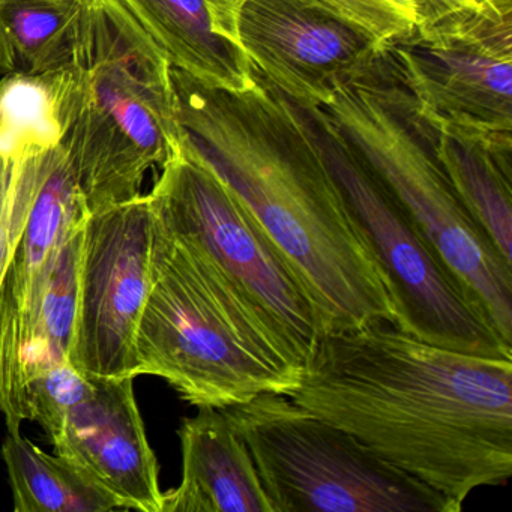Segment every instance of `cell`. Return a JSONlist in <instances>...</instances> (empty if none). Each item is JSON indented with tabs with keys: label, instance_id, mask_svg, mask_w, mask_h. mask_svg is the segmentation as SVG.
<instances>
[{
	"label": "cell",
	"instance_id": "obj_1",
	"mask_svg": "<svg viewBox=\"0 0 512 512\" xmlns=\"http://www.w3.org/2000/svg\"><path fill=\"white\" fill-rule=\"evenodd\" d=\"M286 397L463 503L512 476V356L425 343L379 322L325 334Z\"/></svg>",
	"mask_w": 512,
	"mask_h": 512
},
{
	"label": "cell",
	"instance_id": "obj_2",
	"mask_svg": "<svg viewBox=\"0 0 512 512\" xmlns=\"http://www.w3.org/2000/svg\"><path fill=\"white\" fill-rule=\"evenodd\" d=\"M172 80L182 140L295 266L323 335L397 325L388 280L304 112L259 73L244 91L211 88L175 67Z\"/></svg>",
	"mask_w": 512,
	"mask_h": 512
},
{
	"label": "cell",
	"instance_id": "obj_3",
	"mask_svg": "<svg viewBox=\"0 0 512 512\" xmlns=\"http://www.w3.org/2000/svg\"><path fill=\"white\" fill-rule=\"evenodd\" d=\"M136 356L139 376L161 377L197 409L286 395L304 368L224 272L155 215L151 289Z\"/></svg>",
	"mask_w": 512,
	"mask_h": 512
},
{
	"label": "cell",
	"instance_id": "obj_4",
	"mask_svg": "<svg viewBox=\"0 0 512 512\" xmlns=\"http://www.w3.org/2000/svg\"><path fill=\"white\" fill-rule=\"evenodd\" d=\"M61 122L89 214L136 199L181 145L172 64L118 0H86L61 71Z\"/></svg>",
	"mask_w": 512,
	"mask_h": 512
},
{
	"label": "cell",
	"instance_id": "obj_5",
	"mask_svg": "<svg viewBox=\"0 0 512 512\" xmlns=\"http://www.w3.org/2000/svg\"><path fill=\"white\" fill-rule=\"evenodd\" d=\"M322 109L461 289L512 344V265L455 194L434 152L433 131L388 56L335 86Z\"/></svg>",
	"mask_w": 512,
	"mask_h": 512
},
{
	"label": "cell",
	"instance_id": "obj_6",
	"mask_svg": "<svg viewBox=\"0 0 512 512\" xmlns=\"http://www.w3.org/2000/svg\"><path fill=\"white\" fill-rule=\"evenodd\" d=\"M274 512H458L439 491L283 394L223 409Z\"/></svg>",
	"mask_w": 512,
	"mask_h": 512
},
{
	"label": "cell",
	"instance_id": "obj_7",
	"mask_svg": "<svg viewBox=\"0 0 512 512\" xmlns=\"http://www.w3.org/2000/svg\"><path fill=\"white\" fill-rule=\"evenodd\" d=\"M394 298L397 326L458 352L512 356V344L461 289L322 107H301Z\"/></svg>",
	"mask_w": 512,
	"mask_h": 512
},
{
	"label": "cell",
	"instance_id": "obj_8",
	"mask_svg": "<svg viewBox=\"0 0 512 512\" xmlns=\"http://www.w3.org/2000/svg\"><path fill=\"white\" fill-rule=\"evenodd\" d=\"M160 170L148 194L155 218L205 253L305 365L323 335L322 320L295 266L184 140Z\"/></svg>",
	"mask_w": 512,
	"mask_h": 512
},
{
	"label": "cell",
	"instance_id": "obj_9",
	"mask_svg": "<svg viewBox=\"0 0 512 512\" xmlns=\"http://www.w3.org/2000/svg\"><path fill=\"white\" fill-rule=\"evenodd\" d=\"M385 55L425 121L512 133V0L422 23Z\"/></svg>",
	"mask_w": 512,
	"mask_h": 512
},
{
	"label": "cell",
	"instance_id": "obj_10",
	"mask_svg": "<svg viewBox=\"0 0 512 512\" xmlns=\"http://www.w3.org/2000/svg\"><path fill=\"white\" fill-rule=\"evenodd\" d=\"M152 247L148 194L86 217L70 353L80 373L103 379L139 376L136 340L151 289Z\"/></svg>",
	"mask_w": 512,
	"mask_h": 512
},
{
	"label": "cell",
	"instance_id": "obj_11",
	"mask_svg": "<svg viewBox=\"0 0 512 512\" xmlns=\"http://www.w3.org/2000/svg\"><path fill=\"white\" fill-rule=\"evenodd\" d=\"M236 29L254 70L301 107H322L383 56L319 0H245Z\"/></svg>",
	"mask_w": 512,
	"mask_h": 512
},
{
	"label": "cell",
	"instance_id": "obj_12",
	"mask_svg": "<svg viewBox=\"0 0 512 512\" xmlns=\"http://www.w3.org/2000/svg\"><path fill=\"white\" fill-rule=\"evenodd\" d=\"M91 379V394L67 413L52 439L56 454L82 470L119 509L163 512L160 466L137 406L133 377Z\"/></svg>",
	"mask_w": 512,
	"mask_h": 512
},
{
	"label": "cell",
	"instance_id": "obj_13",
	"mask_svg": "<svg viewBox=\"0 0 512 512\" xmlns=\"http://www.w3.org/2000/svg\"><path fill=\"white\" fill-rule=\"evenodd\" d=\"M17 169L25 182L28 202L8 284L19 314L23 353L50 266L68 236L85 223L89 212L61 143L22 155Z\"/></svg>",
	"mask_w": 512,
	"mask_h": 512
},
{
	"label": "cell",
	"instance_id": "obj_14",
	"mask_svg": "<svg viewBox=\"0 0 512 512\" xmlns=\"http://www.w3.org/2000/svg\"><path fill=\"white\" fill-rule=\"evenodd\" d=\"M172 67L211 88L244 91L257 73L239 43L226 0H118Z\"/></svg>",
	"mask_w": 512,
	"mask_h": 512
},
{
	"label": "cell",
	"instance_id": "obj_15",
	"mask_svg": "<svg viewBox=\"0 0 512 512\" xmlns=\"http://www.w3.org/2000/svg\"><path fill=\"white\" fill-rule=\"evenodd\" d=\"M181 484L163 512H274L253 457L223 409L200 407L178 431Z\"/></svg>",
	"mask_w": 512,
	"mask_h": 512
},
{
	"label": "cell",
	"instance_id": "obj_16",
	"mask_svg": "<svg viewBox=\"0 0 512 512\" xmlns=\"http://www.w3.org/2000/svg\"><path fill=\"white\" fill-rule=\"evenodd\" d=\"M427 124L437 160L464 209L512 265V133Z\"/></svg>",
	"mask_w": 512,
	"mask_h": 512
},
{
	"label": "cell",
	"instance_id": "obj_17",
	"mask_svg": "<svg viewBox=\"0 0 512 512\" xmlns=\"http://www.w3.org/2000/svg\"><path fill=\"white\" fill-rule=\"evenodd\" d=\"M86 0H0V76H44L71 64Z\"/></svg>",
	"mask_w": 512,
	"mask_h": 512
},
{
	"label": "cell",
	"instance_id": "obj_18",
	"mask_svg": "<svg viewBox=\"0 0 512 512\" xmlns=\"http://www.w3.org/2000/svg\"><path fill=\"white\" fill-rule=\"evenodd\" d=\"M16 164L17 160L0 154V412L10 434H19L29 419L19 314L8 284L28 202Z\"/></svg>",
	"mask_w": 512,
	"mask_h": 512
},
{
	"label": "cell",
	"instance_id": "obj_19",
	"mask_svg": "<svg viewBox=\"0 0 512 512\" xmlns=\"http://www.w3.org/2000/svg\"><path fill=\"white\" fill-rule=\"evenodd\" d=\"M2 457L17 512H109L118 503L61 455H49L28 437L8 434Z\"/></svg>",
	"mask_w": 512,
	"mask_h": 512
},
{
	"label": "cell",
	"instance_id": "obj_20",
	"mask_svg": "<svg viewBox=\"0 0 512 512\" xmlns=\"http://www.w3.org/2000/svg\"><path fill=\"white\" fill-rule=\"evenodd\" d=\"M83 224L68 236L44 281L31 334L23 347L25 385H28L29 377L43 368L70 361L79 307Z\"/></svg>",
	"mask_w": 512,
	"mask_h": 512
},
{
	"label": "cell",
	"instance_id": "obj_21",
	"mask_svg": "<svg viewBox=\"0 0 512 512\" xmlns=\"http://www.w3.org/2000/svg\"><path fill=\"white\" fill-rule=\"evenodd\" d=\"M62 139L61 71L0 82V154L19 160Z\"/></svg>",
	"mask_w": 512,
	"mask_h": 512
},
{
	"label": "cell",
	"instance_id": "obj_22",
	"mask_svg": "<svg viewBox=\"0 0 512 512\" xmlns=\"http://www.w3.org/2000/svg\"><path fill=\"white\" fill-rule=\"evenodd\" d=\"M385 55L425 22L421 0H319Z\"/></svg>",
	"mask_w": 512,
	"mask_h": 512
},
{
	"label": "cell",
	"instance_id": "obj_23",
	"mask_svg": "<svg viewBox=\"0 0 512 512\" xmlns=\"http://www.w3.org/2000/svg\"><path fill=\"white\" fill-rule=\"evenodd\" d=\"M92 392V379L70 361L49 365L29 377L26 385L29 419L38 422L52 440L65 416Z\"/></svg>",
	"mask_w": 512,
	"mask_h": 512
},
{
	"label": "cell",
	"instance_id": "obj_24",
	"mask_svg": "<svg viewBox=\"0 0 512 512\" xmlns=\"http://www.w3.org/2000/svg\"><path fill=\"white\" fill-rule=\"evenodd\" d=\"M484 2L485 0H421V5L425 22H431L454 11L479 7Z\"/></svg>",
	"mask_w": 512,
	"mask_h": 512
},
{
	"label": "cell",
	"instance_id": "obj_25",
	"mask_svg": "<svg viewBox=\"0 0 512 512\" xmlns=\"http://www.w3.org/2000/svg\"><path fill=\"white\" fill-rule=\"evenodd\" d=\"M226 2L235 13H238L239 7L244 4L245 0H226Z\"/></svg>",
	"mask_w": 512,
	"mask_h": 512
}]
</instances>
